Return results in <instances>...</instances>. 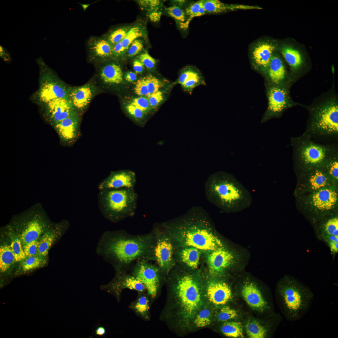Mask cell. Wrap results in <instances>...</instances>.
Wrapping results in <instances>:
<instances>
[{
	"mask_svg": "<svg viewBox=\"0 0 338 338\" xmlns=\"http://www.w3.org/2000/svg\"><path fill=\"white\" fill-rule=\"evenodd\" d=\"M156 244L153 230L146 234L133 235L124 230L103 233L96 252L114 268L115 274L129 272L138 261H152Z\"/></svg>",
	"mask_w": 338,
	"mask_h": 338,
	"instance_id": "1",
	"label": "cell"
},
{
	"mask_svg": "<svg viewBox=\"0 0 338 338\" xmlns=\"http://www.w3.org/2000/svg\"><path fill=\"white\" fill-rule=\"evenodd\" d=\"M304 107L309 116L303 134L318 143H338V97L334 84Z\"/></svg>",
	"mask_w": 338,
	"mask_h": 338,
	"instance_id": "2",
	"label": "cell"
},
{
	"mask_svg": "<svg viewBox=\"0 0 338 338\" xmlns=\"http://www.w3.org/2000/svg\"><path fill=\"white\" fill-rule=\"evenodd\" d=\"M208 201L226 213L249 207L252 197L249 191L233 175L218 171L210 175L205 184Z\"/></svg>",
	"mask_w": 338,
	"mask_h": 338,
	"instance_id": "3",
	"label": "cell"
},
{
	"mask_svg": "<svg viewBox=\"0 0 338 338\" xmlns=\"http://www.w3.org/2000/svg\"><path fill=\"white\" fill-rule=\"evenodd\" d=\"M168 279V295L160 318L171 322L178 315L188 321L194 318L202 304L199 286L191 275Z\"/></svg>",
	"mask_w": 338,
	"mask_h": 338,
	"instance_id": "4",
	"label": "cell"
},
{
	"mask_svg": "<svg viewBox=\"0 0 338 338\" xmlns=\"http://www.w3.org/2000/svg\"><path fill=\"white\" fill-rule=\"evenodd\" d=\"M277 294L284 317L289 321L302 318L312 303L314 294L307 285L294 277L285 275L279 283Z\"/></svg>",
	"mask_w": 338,
	"mask_h": 338,
	"instance_id": "5",
	"label": "cell"
},
{
	"mask_svg": "<svg viewBox=\"0 0 338 338\" xmlns=\"http://www.w3.org/2000/svg\"><path fill=\"white\" fill-rule=\"evenodd\" d=\"M290 145L296 170L302 175L323 165L338 152V143H318L303 133L292 137Z\"/></svg>",
	"mask_w": 338,
	"mask_h": 338,
	"instance_id": "6",
	"label": "cell"
},
{
	"mask_svg": "<svg viewBox=\"0 0 338 338\" xmlns=\"http://www.w3.org/2000/svg\"><path fill=\"white\" fill-rule=\"evenodd\" d=\"M97 199L103 216L116 223L134 215L138 195L134 188L105 189L99 191Z\"/></svg>",
	"mask_w": 338,
	"mask_h": 338,
	"instance_id": "7",
	"label": "cell"
},
{
	"mask_svg": "<svg viewBox=\"0 0 338 338\" xmlns=\"http://www.w3.org/2000/svg\"><path fill=\"white\" fill-rule=\"evenodd\" d=\"M38 62L40 78L36 96L39 102L45 105L55 99L69 98L72 86L60 79L41 59Z\"/></svg>",
	"mask_w": 338,
	"mask_h": 338,
	"instance_id": "8",
	"label": "cell"
},
{
	"mask_svg": "<svg viewBox=\"0 0 338 338\" xmlns=\"http://www.w3.org/2000/svg\"><path fill=\"white\" fill-rule=\"evenodd\" d=\"M152 230L156 240L152 261L157 264L163 275L168 274L174 265V248L171 237L161 223H154Z\"/></svg>",
	"mask_w": 338,
	"mask_h": 338,
	"instance_id": "9",
	"label": "cell"
},
{
	"mask_svg": "<svg viewBox=\"0 0 338 338\" xmlns=\"http://www.w3.org/2000/svg\"><path fill=\"white\" fill-rule=\"evenodd\" d=\"M142 259L137 261L129 272L145 286L153 302L157 299L161 286L163 274L155 262Z\"/></svg>",
	"mask_w": 338,
	"mask_h": 338,
	"instance_id": "10",
	"label": "cell"
},
{
	"mask_svg": "<svg viewBox=\"0 0 338 338\" xmlns=\"http://www.w3.org/2000/svg\"><path fill=\"white\" fill-rule=\"evenodd\" d=\"M23 222L19 225L22 231L20 240L23 246L29 243L38 240L41 235L49 226L44 219V210L42 205L37 203L26 210Z\"/></svg>",
	"mask_w": 338,
	"mask_h": 338,
	"instance_id": "11",
	"label": "cell"
},
{
	"mask_svg": "<svg viewBox=\"0 0 338 338\" xmlns=\"http://www.w3.org/2000/svg\"><path fill=\"white\" fill-rule=\"evenodd\" d=\"M290 88L273 85L268 92V107L263 122L272 118L281 116L287 109L296 106L304 107L305 105L294 101L290 93Z\"/></svg>",
	"mask_w": 338,
	"mask_h": 338,
	"instance_id": "12",
	"label": "cell"
},
{
	"mask_svg": "<svg viewBox=\"0 0 338 338\" xmlns=\"http://www.w3.org/2000/svg\"><path fill=\"white\" fill-rule=\"evenodd\" d=\"M110 60L95 64L96 71L92 79L101 92L123 82L121 66Z\"/></svg>",
	"mask_w": 338,
	"mask_h": 338,
	"instance_id": "13",
	"label": "cell"
},
{
	"mask_svg": "<svg viewBox=\"0 0 338 338\" xmlns=\"http://www.w3.org/2000/svg\"><path fill=\"white\" fill-rule=\"evenodd\" d=\"M100 288L114 296L118 302L120 301L122 291L125 289L134 290L137 292H146L144 285L129 272L115 274L109 283L101 285Z\"/></svg>",
	"mask_w": 338,
	"mask_h": 338,
	"instance_id": "14",
	"label": "cell"
},
{
	"mask_svg": "<svg viewBox=\"0 0 338 338\" xmlns=\"http://www.w3.org/2000/svg\"><path fill=\"white\" fill-rule=\"evenodd\" d=\"M101 92L91 79L82 85L72 87L69 98L75 110L82 115L94 97Z\"/></svg>",
	"mask_w": 338,
	"mask_h": 338,
	"instance_id": "15",
	"label": "cell"
},
{
	"mask_svg": "<svg viewBox=\"0 0 338 338\" xmlns=\"http://www.w3.org/2000/svg\"><path fill=\"white\" fill-rule=\"evenodd\" d=\"M238 255L223 246L211 251L207 257V264L210 275L215 276L239 261Z\"/></svg>",
	"mask_w": 338,
	"mask_h": 338,
	"instance_id": "16",
	"label": "cell"
},
{
	"mask_svg": "<svg viewBox=\"0 0 338 338\" xmlns=\"http://www.w3.org/2000/svg\"><path fill=\"white\" fill-rule=\"evenodd\" d=\"M44 105L45 117L53 126L69 116L79 114L69 98L55 99Z\"/></svg>",
	"mask_w": 338,
	"mask_h": 338,
	"instance_id": "17",
	"label": "cell"
},
{
	"mask_svg": "<svg viewBox=\"0 0 338 338\" xmlns=\"http://www.w3.org/2000/svg\"><path fill=\"white\" fill-rule=\"evenodd\" d=\"M86 44L89 62L95 64L114 58L112 45L102 36L90 37Z\"/></svg>",
	"mask_w": 338,
	"mask_h": 338,
	"instance_id": "18",
	"label": "cell"
},
{
	"mask_svg": "<svg viewBox=\"0 0 338 338\" xmlns=\"http://www.w3.org/2000/svg\"><path fill=\"white\" fill-rule=\"evenodd\" d=\"M136 173L131 170L112 171L109 175L98 185L100 190L122 188H134L136 183Z\"/></svg>",
	"mask_w": 338,
	"mask_h": 338,
	"instance_id": "19",
	"label": "cell"
},
{
	"mask_svg": "<svg viewBox=\"0 0 338 338\" xmlns=\"http://www.w3.org/2000/svg\"><path fill=\"white\" fill-rule=\"evenodd\" d=\"M275 49L274 44L269 40L261 39L254 43L250 48L253 66L266 70Z\"/></svg>",
	"mask_w": 338,
	"mask_h": 338,
	"instance_id": "20",
	"label": "cell"
},
{
	"mask_svg": "<svg viewBox=\"0 0 338 338\" xmlns=\"http://www.w3.org/2000/svg\"><path fill=\"white\" fill-rule=\"evenodd\" d=\"M82 115L77 114L71 116L53 126L62 142L69 145L77 140L79 135Z\"/></svg>",
	"mask_w": 338,
	"mask_h": 338,
	"instance_id": "21",
	"label": "cell"
},
{
	"mask_svg": "<svg viewBox=\"0 0 338 338\" xmlns=\"http://www.w3.org/2000/svg\"><path fill=\"white\" fill-rule=\"evenodd\" d=\"M266 71L273 85L290 88L295 82L291 75L288 74L282 60L276 54H273Z\"/></svg>",
	"mask_w": 338,
	"mask_h": 338,
	"instance_id": "22",
	"label": "cell"
},
{
	"mask_svg": "<svg viewBox=\"0 0 338 338\" xmlns=\"http://www.w3.org/2000/svg\"><path fill=\"white\" fill-rule=\"evenodd\" d=\"M209 301L216 305L226 304L231 299L232 293L230 287L226 283L218 281L210 282L207 290Z\"/></svg>",
	"mask_w": 338,
	"mask_h": 338,
	"instance_id": "23",
	"label": "cell"
},
{
	"mask_svg": "<svg viewBox=\"0 0 338 338\" xmlns=\"http://www.w3.org/2000/svg\"><path fill=\"white\" fill-rule=\"evenodd\" d=\"M337 200V195L335 191L323 188L316 190L313 194L310 202L316 209L325 211L332 209Z\"/></svg>",
	"mask_w": 338,
	"mask_h": 338,
	"instance_id": "24",
	"label": "cell"
},
{
	"mask_svg": "<svg viewBox=\"0 0 338 338\" xmlns=\"http://www.w3.org/2000/svg\"><path fill=\"white\" fill-rule=\"evenodd\" d=\"M242 294L247 303L253 308L262 310L270 308L260 291L252 283L245 284L242 288Z\"/></svg>",
	"mask_w": 338,
	"mask_h": 338,
	"instance_id": "25",
	"label": "cell"
},
{
	"mask_svg": "<svg viewBox=\"0 0 338 338\" xmlns=\"http://www.w3.org/2000/svg\"><path fill=\"white\" fill-rule=\"evenodd\" d=\"M135 300L129 305V308L134 312L136 315L143 320H150L151 305L153 303L146 292H138Z\"/></svg>",
	"mask_w": 338,
	"mask_h": 338,
	"instance_id": "26",
	"label": "cell"
},
{
	"mask_svg": "<svg viewBox=\"0 0 338 338\" xmlns=\"http://www.w3.org/2000/svg\"><path fill=\"white\" fill-rule=\"evenodd\" d=\"M281 51L286 62L293 71L292 76L295 82L301 77L300 70L304 63L302 55L297 50L287 46L282 47Z\"/></svg>",
	"mask_w": 338,
	"mask_h": 338,
	"instance_id": "27",
	"label": "cell"
},
{
	"mask_svg": "<svg viewBox=\"0 0 338 338\" xmlns=\"http://www.w3.org/2000/svg\"><path fill=\"white\" fill-rule=\"evenodd\" d=\"M203 7L207 13H218L239 9H261L256 6L227 4L218 0H203Z\"/></svg>",
	"mask_w": 338,
	"mask_h": 338,
	"instance_id": "28",
	"label": "cell"
},
{
	"mask_svg": "<svg viewBox=\"0 0 338 338\" xmlns=\"http://www.w3.org/2000/svg\"><path fill=\"white\" fill-rule=\"evenodd\" d=\"M325 164L302 175L303 177L307 180L310 189L316 191L323 188L328 182L330 179L327 175Z\"/></svg>",
	"mask_w": 338,
	"mask_h": 338,
	"instance_id": "29",
	"label": "cell"
},
{
	"mask_svg": "<svg viewBox=\"0 0 338 338\" xmlns=\"http://www.w3.org/2000/svg\"><path fill=\"white\" fill-rule=\"evenodd\" d=\"M206 84L202 74L195 67L185 82L181 86L184 92L191 95L196 87L200 85H205Z\"/></svg>",
	"mask_w": 338,
	"mask_h": 338,
	"instance_id": "30",
	"label": "cell"
},
{
	"mask_svg": "<svg viewBox=\"0 0 338 338\" xmlns=\"http://www.w3.org/2000/svg\"><path fill=\"white\" fill-rule=\"evenodd\" d=\"M201 252L200 250L192 247L186 248L180 252L182 260L190 268H197L199 262Z\"/></svg>",
	"mask_w": 338,
	"mask_h": 338,
	"instance_id": "31",
	"label": "cell"
},
{
	"mask_svg": "<svg viewBox=\"0 0 338 338\" xmlns=\"http://www.w3.org/2000/svg\"><path fill=\"white\" fill-rule=\"evenodd\" d=\"M15 261L14 256L10 246L4 245L0 248V270L1 273L8 271Z\"/></svg>",
	"mask_w": 338,
	"mask_h": 338,
	"instance_id": "32",
	"label": "cell"
},
{
	"mask_svg": "<svg viewBox=\"0 0 338 338\" xmlns=\"http://www.w3.org/2000/svg\"><path fill=\"white\" fill-rule=\"evenodd\" d=\"M44 257L39 254L26 257L21 262L19 272L27 273L43 266L46 262Z\"/></svg>",
	"mask_w": 338,
	"mask_h": 338,
	"instance_id": "33",
	"label": "cell"
},
{
	"mask_svg": "<svg viewBox=\"0 0 338 338\" xmlns=\"http://www.w3.org/2000/svg\"><path fill=\"white\" fill-rule=\"evenodd\" d=\"M203 0H199L190 4L185 11L186 16H189L186 22L183 23L182 28H187L193 18L203 15L207 12L203 7Z\"/></svg>",
	"mask_w": 338,
	"mask_h": 338,
	"instance_id": "34",
	"label": "cell"
},
{
	"mask_svg": "<svg viewBox=\"0 0 338 338\" xmlns=\"http://www.w3.org/2000/svg\"><path fill=\"white\" fill-rule=\"evenodd\" d=\"M246 329L247 334L250 338H264L268 333L267 329L255 320L248 322Z\"/></svg>",
	"mask_w": 338,
	"mask_h": 338,
	"instance_id": "35",
	"label": "cell"
},
{
	"mask_svg": "<svg viewBox=\"0 0 338 338\" xmlns=\"http://www.w3.org/2000/svg\"><path fill=\"white\" fill-rule=\"evenodd\" d=\"M221 330L226 336L233 337H244L242 326L240 322H225L221 328Z\"/></svg>",
	"mask_w": 338,
	"mask_h": 338,
	"instance_id": "36",
	"label": "cell"
},
{
	"mask_svg": "<svg viewBox=\"0 0 338 338\" xmlns=\"http://www.w3.org/2000/svg\"><path fill=\"white\" fill-rule=\"evenodd\" d=\"M130 28L126 27H118L105 34L102 37L113 45L121 42L126 36Z\"/></svg>",
	"mask_w": 338,
	"mask_h": 338,
	"instance_id": "37",
	"label": "cell"
},
{
	"mask_svg": "<svg viewBox=\"0 0 338 338\" xmlns=\"http://www.w3.org/2000/svg\"><path fill=\"white\" fill-rule=\"evenodd\" d=\"M143 33L140 28L137 26L130 28L125 37L121 41L125 49H128L131 44L139 37L142 36Z\"/></svg>",
	"mask_w": 338,
	"mask_h": 338,
	"instance_id": "38",
	"label": "cell"
},
{
	"mask_svg": "<svg viewBox=\"0 0 338 338\" xmlns=\"http://www.w3.org/2000/svg\"><path fill=\"white\" fill-rule=\"evenodd\" d=\"M124 109L127 114L138 122L142 123L146 115L141 109L131 103L124 106Z\"/></svg>",
	"mask_w": 338,
	"mask_h": 338,
	"instance_id": "39",
	"label": "cell"
},
{
	"mask_svg": "<svg viewBox=\"0 0 338 338\" xmlns=\"http://www.w3.org/2000/svg\"><path fill=\"white\" fill-rule=\"evenodd\" d=\"M211 321V314L210 310L204 309L200 311L196 315L194 323L197 327H203L210 324Z\"/></svg>",
	"mask_w": 338,
	"mask_h": 338,
	"instance_id": "40",
	"label": "cell"
},
{
	"mask_svg": "<svg viewBox=\"0 0 338 338\" xmlns=\"http://www.w3.org/2000/svg\"><path fill=\"white\" fill-rule=\"evenodd\" d=\"M20 239L15 238L10 245L14 254L15 261L21 262L26 258Z\"/></svg>",
	"mask_w": 338,
	"mask_h": 338,
	"instance_id": "41",
	"label": "cell"
},
{
	"mask_svg": "<svg viewBox=\"0 0 338 338\" xmlns=\"http://www.w3.org/2000/svg\"><path fill=\"white\" fill-rule=\"evenodd\" d=\"M167 14L175 19L180 25L183 23L186 19L185 11L181 7L174 5L166 8Z\"/></svg>",
	"mask_w": 338,
	"mask_h": 338,
	"instance_id": "42",
	"label": "cell"
},
{
	"mask_svg": "<svg viewBox=\"0 0 338 338\" xmlns=\"http://www.w3.org/2000/svg\"><path fill=\"white\" fill-rule=\"evenodd\" d=\"M150 95L159 90L164 85L163 82L151 74L144 77Z\"/></svg>",
	"mask_w": 338,
	"mask_h": 338,
	"instance_id": "43",
	"label": "cell"
},
{
	"mask_svg": "<svg viewBox=\"0 0 338 338\" xmlns=\"http://www.w3.org/2000/svg\"><path fill=\"white\" fill-rule=\"evenodd\" d=\"M238 316V314L236 310L226 306L221 309L217 317L219 321H225L235 318Z\"/></svg>",
	"mask_w": 338,
	"mask_h": 338,
	"instance_id": "44",
	"label": "cell"
},
{
	"mask_svg": "<svg viewBox=\"0 0 338 338\" xmlns=\"http://www.w3.org/2000/svg\"><path fill=\"white\" fill-rule=\"evenodd\" d=\"M147 114L152 110L148 97L141 96L134 99L130 103Z\"/></svg>",
	"mask_w": 338,
	"mask_h": 338,
	"instance_id": "45",
	"label": "cell"
},
{
	"mask_svg": "<svg viewBox=\"0 0 338 338\" xmlns=\"http://www.w3.org/2000/svg\"><path fill=\"white\" fill-rule=\"evenodd\" d=\"M324 234L338 237V218L335 217L328 220L324 226Z\"/></svg>",
	"mask_w": 338,
	"mask_h": 338,
	"instance_id": "46",
	"label": "cell"
},
{
	"mask_svg": "<svg viewBox=\"0 0 338 338\" xmlns=\"http://www.w3.org/2000/svg\"><path fill=\"white\" fill-rule=\"evenodd\" d=\"M148 98L151 109H156L165 99L164 92L159 90L150 95Z\"/></svg>",
	"mask_w": 338,
	"mask_h": 338,
	"instance_id": "47",
	"label": "cell"
},
{
	"mask_svg": "<svg viewBox=\"0 0 338 338\" xmlns=\"http://www.w3.org/2000/svg\"><path fill=\"white\" fill-rule=\"evenodd\" d=\"M134 90L137 95L141 96L148 97L150 95L144 77L137 81L135 84Z\"/></svg>",
	"mask_w": 338,
	"mask_h": 338,
	"instance_id": "48",
	"label": "cell"
},
{
	"mask_svg": "<svg viewBox=\"0 0 338 338\" xmlns=\"http://www.w3.org/2000/svg\"><path fill=\"white\" fill-rule=\"evenodd\" d=\"M138 59L148 69L153 68L156 63V59L152 57L147 51L140 54L138 57Z\"/></svg>",
	"mask_w": 338,
	"mask_h": 338,
	"instance_id": "49",
	"label": "cell"
},
{
	"mask_svg": "<svg viewBox=\"0 0 338 338\" xmlns=\"http://www.w3.org/2000/svg\"><path fill=\"white\" fill-rule=\"evenodd\" d=\"M138 2L142 8L150 11H157L161 5L159 0H140Z\"/></svg>",
	"mask_w": 338,
	"mask_h": 338,
	"instance_id": "50",
	"label": "cell"
},
{
	"mask_svg": "<svg viewBox=\"0 0 338 338\" xmlns=\"http://www.w3.org/2000/svg\"><path fill=\"white\" fill-rule=\"evenodd\" d=\"M143 47V43L141 40H135L131 44L128 49V56L131 57L136 55L142 50Z\"/></svg>",
	"mask_w": 338,
	"mask_h": 338,
	"instance_id": "51",
	"label": "cell"
},
{
	"mask_svg": "<svg viewBox=\"0 0 338 338\" xmlns=\"http://www.w3.org/2000/svg\"><path fill=\"white\" fill-rule=\"evenodd\" d=\"M38 240L32 241L23 246L26 257L38 254Z\"/></svg>",
	"mask_w": 338,
	"mask_h": 338,
	"instance_id": "52",
	"label": "cell"
},
{
	"mask_svg": "<svg viewBox=\"0 0 338 338\" xmlns=\"http://www.w3.org/2000/svg\"><path fill=\"white\" fill-rule=\"evenodd\" d=\"M113 57L118 58L121 56L126 51L124 48L121 41L112 45Z\"/></svg>",
	"mask_w": 338,
	"mask_h": 338,
	"instance_id": "53",
	"label": "cell"
},
{
	"mask_svg": "<svg viewBox=\"0 0 338 338\" xmlns=\"http://www.w3.org/2000/svg\"><path fill=\"white\" fill-rule=\"evenodd\" d=\"M133 69L136 74L142 73L144 69V65L138 59L134 60L133 63Z\"/></svg>",
	"mask_w": 338,
	"mask_h": 338,
	"instance_id": "54",
	"label": "cell"
},
{
	"mask_svg": "<svg viewBox=\"0 0 338 338\" xmlns=\"http://www.w3.org/2000/svg\"><path fill=\"white\" fill-rule=\"evenodd\" d=\"M0 55L1 58L6 62H9L11 59V57L9 52L6 49L0 45Z\"/></svg>",
	"mask_w": 338,
	"mask_h": 338,
	"instance_id": "55",
	"label": "cell"
},
{
	"mask_svg": "<svg viewBox=\"0 0 338 338\" xmlns=\"http://www.w3.org/2000/svg\"><path fill=\"white\" fill-rule=\"evenodd\" d=\"M124 78L128 82H133L136 79L137 75L136 73L132 71H128L125 73Z\"/></svg>",
	"mask_w": 338,
	"mask_h": 338,
	"instance_id": "56",
	"label": "cell"
},
{
	"mask_svg": "<svg viewBox=\"0 0 338 338\" xmlns=\"http://www.w3.org/2000/svg\"><path fill=\"white\" fill-rule=\"evenodd\" d=\"M328 244L331 251L334 253H337L338 251V242L333 241H326Z\"/></svg>",
	"mask_w": 338,
	"mask_h": 338,
	"instance_id": "57",
	"label": "cell"
},
{
	"mask_svg": "<svg viewBox=\"0 0 338 338\" xmlns=\"http://www.w3.org/2000/svg\"><path fill=\"white\" fill-rule=\"evenodd\" d=\"M161 14L160 12L154 11L150 15V18L152 21H158L160 18Z\"/></svg>",
	"mask_w": 338,
	"mask_h": 338,
	"instance_id": "58",
	"label": "cell"
},
{
	"mask_svg": "<svg viewBox=\"0 0 338 338\" xmlns=\"http://www.w3.org/2000/svg\"><path fill=\"white\" fill-rule=\"evenodd\" d=\"M95 335L100 336H104L106 333L105 328L103 326H98L95 330Z\"/></svg>",
	"mask_w": 338,
	"mask_h": 338,
	"instance_id": "59",
	"label": "cell"
},
{
	"mask_svg": "<svg viewBox=\"0 0 338 338\" xmlns=\"http://www.w3.org/2000/svg\"><path fill=\"white\" fill-rule=\"evenodd\" d=\"M173 2H174L175 4H177L175 5H176L178 4V5L177 6H179L180 7H181L180 6L183 5L184 4H185L186 2V1L185 0H175Z\"/></svg>",
	"mask_w": 338,
	"mask_h": 338,
	"instance_id": "60",
	"label": "cell"
}]
</instances>
